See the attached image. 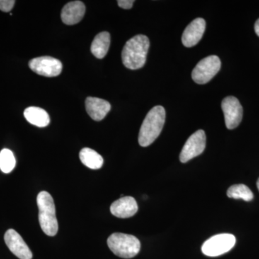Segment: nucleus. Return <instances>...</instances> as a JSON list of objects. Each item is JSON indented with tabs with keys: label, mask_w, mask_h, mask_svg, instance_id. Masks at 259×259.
I'll return each mask as SVG.
<instances>
[{
	"label": "nucleus",
	"mask_w": 259,
	"mask_h": 259,
	"mask_svg": "<svg viewBox=\"0 0 259 259\" xmlns=\"http://www.w3.org/2000/svg\"><path fill=\"white\" fill-rule=\"evenodd\" d=\"M149 47V39L146 35H138L130 39L122 51L124 66L132 70L142 68L146 64Z\"/></svg>",
	"instance_id": "obj_1"
},
{
	"label": "nucleus",
	"mask_w": 259,
	"mask_h": 259,
	"mask_svg": "<svg viewBox=\"0 0 259 259\" xmlns=\"http://www.w3.org/2000/svg\"><path fill=\"white\" fill-rule=\"evenodd\" d=\"M166 120V111L163 107H153L145 117L139 136V142L142 147H147L154 142L161 134Z\"/></svg>",
	"instance_id": "obj_2"
},
{
	"label": "nucleus",
	"mask_w": 259,
	"mask_h": 259,
	"mask_svg": "<svg viewBox=\"0 0 259 259\" xmlns=\"http://www.w3.org/2000/svg\"><path fill=\"white\" fill-rule=\"evenodd\" d=\"M37 204L39 209V223L42 231L47 236H56L59 231V225L54 199L49 192L42 191L37 195Z\"/></svg>",
	"instance_id": "obj_3"
},
{
	"label": "nucleus",
	"mask_w": 259,
	"mask_h": 259,
	"mask_svg": "<svg viewBox=\"0 0 259 259\" xmlns=\"http://www.w3.org/2000/svg\"><path fill=\"white\" fill-rule=\"evenodd\" d=\"M107 245L114 254L123 258H134L141 250L139 240L125 233H113L107 239Z\"/></svg>",
	"instance_id": "obj_4"
},
{
	"label": "nucleus",
	"mask_w": 259,
	"mask_h": 259,
	"mask_svg": "<svg viewBox=\"0 0 259 259\" xmlns=\"http://www.w3.org/2000/svg\"><path fill=\"white\" fill-rule=\"evenodd\" d=\"M221 61L217 56H209L202 59L194 67L192 73V79L198 84H204L219 72Z\"/></svg>",
	"instance_id": "obj_5"
},
{
	"label": "nucleus",
	"mask_w": 259,
	"mask_h": 259,
	"mask_svg": "<svg viewBox=\"0 0 259 259\" xmlns=\"http://www.w3.org/2000/svg\"><path fill=\"white\" fill-rule=\"evenodd\" d=\"M236 243V237L233 235L229 233L216 235L204 242L202 251L207 256H218L231 250Z\"/></svg>",
	"instance_id": "obj_6"
},
{
	"label": "nucleus",
	"mask_w": 259,
	"mask_h": 259,
	"mask_svg": "<svg viewBox=\"0 0 259 259\" xmlns=\"http://www.w3.org/2000/svg\"><path fill=\"white\" fill-rule=\"evenodd\" d=\"M29 67L37 74L54 77L61 74L63 65L60 61L51 56H41L30 60Z\"/></svg>",
	"instance_id": "obj_7"
},
{
	"label": "nucleus",
	"mask_w": 259,
	"mask_h": 259,
	"mask_svg": "<svg viewBox=\"0 0 259 259\" xmlns=\"http://www.w3.org/2000/svg\"><path fill=\"white\" fill-rule=\"evenodd\" d=\"M206 136L202 130H199L189 138L182 148L180 159L182 163H187L192 158L202 154L205 149Z\"/></svg>",
	"instance_id": "obj_8"
},
{
	"label": "nucleus",
	"mask_w": 259,
	"mask_h": 259,
	"mask_svg": "<svg viewBox=\"0 0 259 259\" xmlns=\"http://www.w3.org/2000/svg\"><path fill=\"white\" fill-rule=\"evenodd\" d=\"M222 106L227 128H236L243 118V107L239 100L235 97H227L223 100Z\"/></svg>",
	"instance_id": "obj_9"
},
{
	"label": "nucleus",
	"mask_w": 259,
	"mask_h": 259,
	"mask_svg": "<svg viewBox=\"0 0 259 259\" xmlns=\"http://www.w3.org/2000/svg\"><path fill=\"white\" fill-rule=\"evenodd\" d=\"M5 241L10 251L20 259H32V253L28 245L18 232L10 229L5 233Z\"/></svg>",
	"instance_id": "obj_10"
},
{
	"label": "nucleus",
	"mask_w": 259,
	"mask_h": 259,
	"mask_svg": "<svg viewBox=\"0 0 259 259\" xmlns=\"http://www.w3.org/2000/svg\"><path fill=\"white\" fill-rule=\"evenodd\" d=\"M205 20L202 18L194 20L186 28L182 35V44L187 48L193 47L197 45L203 36L205 30Z\"/></svg>",
	"instance_id": "obj_11"
},
{
	"label": "nucleus",
	"mask_w": 259,
	"mask_h": 259,
	"mask_svg": "<svg viewBox=\"0 0 259 259\" xmlns=\"http://www.w3.org/2000/svg\"><path fill=\"white\" fill-rule=\"evenodd\" d=\"M139 209L137 202L132 197H125L117 199L110 206V212L115 217L128 218L133 217Z\"/></svg>",
	"instance_id": "obj_12"
},
{
	"label": "nucleus",
	"mask_w": 259,
	"mask_h": 259,
	"mask_svg": "<svg viewBox=\"0 0 259 259\" xmlns=\"http://www.w3.org/2000/svg\"><path fill=\"white\" fill-rule=\"evenodd\" d=\"M86 8L82 2L74 1L67 3L61 11V20L68 25H75L82 20Z\"/></svg>",
	"instance_id": "obj_13"
},
{
	"label": "nucleus",
	"mask_w": 259,
	"mask_h": 259,
	"mask_svg": "<svg viewBox=\"0 0 259 259\" xmlns=\"http://www.w3.org/2000/svg\"><path fill=\"white\" fill-rule=\"evenodd\" d=\"M85 105L89 115L95 121L103 120L111 109L108 102L97 97H88Z\"/></svg>",
	"instance_id": "obj_14"
},
{
	"label": "nucleus",
	"mask_w": 259,
	"mask_h": 259,
	"mask_svg": "<svg viewBox=\"0 0 259 259\" xmlns=\"http://www.w3.org/2000/svg\"><path fill=\"white\" fill-rule=\"evenodd\" d=\"M24 116L30 124L39 127H47L50 123L49 114L40 107H28L24 112Z\"/></svg>",
	"instance_id": "obj_15"
},
{
	"label": "nucleus",
	"mask_w": 259,
	"mask_h": 259,
	"mask_svg": "<svg viewBox=\"0 0 259 259\" xmlns=\"http://www.w3.org/2000/svg\"><path fill=\"white\" fill-rule=\"evenodd\" d=\"M110 46V35L108 32L97 34L91 46V52L97 59H102L107 55Z\"/></svg>",
	"instance_id": "obj_16"
},
{
	"label": "nucleus",
	"mask_w": 259,
	"mask_h": 259,
	"mask_svg": "<svg viewBox=\"0 0 259 259\" xmlns=\"http://www.w3.org/2000/svg\"><path fill=\"white\" fill-rule=\"evenodd\" d=\"M79 158L83 164L91 169H99L103 165V158L91 148H83L80 151Z\"/></svg>",
	"instance_id": "obj_17"
},
{
	"label": "nucleus",
	"mask_w": 259,
	"mask_h": 259,
	"mask_svg": "<svg viewBox=\"0 0 259 259\" xmlns=\"http://www.w3.org/2000/svg\"><path fill=\"white\" fill-rule=\"evenodd\" d=\"M227 195L230 198L241 199L246 202H249L253 199V192L245 185L231 186L227 192Z\"/></svg>",
	"instance_id": "obj_18"
},
{
	"label": "nucleus",
	"mask_w": 259,
	"mask_h": 259,
	"mask_svg": "<svg viewBox=\"0 0 259 259\" xmlns=\"http://www.w3.org/2000/svg\"><path fill=\"white\" fill-rule=\"evenodd\" d=\"M16 165L14 154L9 149L2 150L0 152V169L5 174H9Z\"/></svg>",
	"instance_id": "obj_19"
},
{
	"label": "nucleus",
	"mask_w": 259,
	"mask_h": 259,
	"mask_svg": "<svg viewBox=\"0 0 259 259\" xmlns=\"http://www.w3.org/2000/svg\"><path fill=\"white\" fill-rule=\"evenodd\" d=\"M15 3L14 0H0V10L8 13L13 9Z\"/></svg>",
	"instance_id": "obj_20"
},
{
	"label": "nucleus",
	"mask_w": 259,
	"mask_h": 259,
	"mask_svg": "<svg viewBox=\"0 0 259 259\" xmlns=\"http://www.w3.org/2000/svg\"><path fill=\"white\" fill-rule=\"evenodd\" d=\"M134 3V0H119V1H117L118 6L122 8V9L125 10H129L132 8Z\"/></svg>",
	"instance_id": "obj_21"
},
{
	"label": "nucleus",
	"mask_w": 259,
	"mask_h": 259,
	"mask_svg": "<svg viewBox=\"0 0 259 259\" xmlns=\"http://www.w3.org/2000/svg\"><path fill=\"white\" fill-rule=\"evenodd\" d=\"M254 29L255 33H256L257 35L259 37V19L255 22Z\"/></svg>",
	"instance_id": "obj_22"
},
{
	"label": "nucleus",
	"mask_w": 259,
	"mask_h": 259,
	"mask_svg": "<svg viewBox=\"0 0 259 259\" xmlns=\"http://www.w3.org/2000/svg\"><path fill=\"white\" fill-rule=\"evenodd\" d=\"M257 187H258V190L259 191V179L258 181H257Z\"/></svg>",
	"instance_id": "obj_23"
}]
</instances>
